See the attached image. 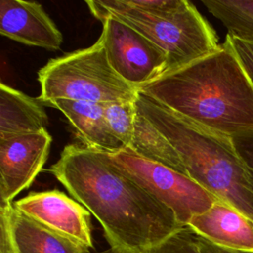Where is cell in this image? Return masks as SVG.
<instances>
[{"instance_id": "cell-13", "label": "cell", "mask_w": 253, "mask_h": 253, "mask_svg": "<svg viewBox=\"0 0 253 253\" xmlns=\"http://www.w3.org/2000/svg\"><path fill=\"white\" fill-rule=\"evenodd\" d=\"M44 105L38 99L0 84V139L36 133L48 122Z\"/></svg>"}, {"instance_id": "cell-6", "label": "cell", "mask_w": 253, "mask_h": 253, "mask_svg": "<svg viewBox=\"0 0 253 253\" xmlns=\"http://www.w3.org/2000/svg\"><path fill=\"white\" fill-rule=\"evenodd\" d=\"M110 156L120 168L170 209L184 226L193 216L207 211L218 201L188 175L143 159L127 148L110 153Z\"/></svg>"}, {"instance_id": "cell-3", "label": "cell", "mask_w": 253, "mask_h": 253, "mask_svg": "<svg viewBox=\"0 0 253 253\" xmlns=\"http://www.w3.org/2000/svg\"><path fill=\"white\" fill-rule=\"evenodd\" d=\"M135 106L169 140L190 178L253 219L250 175L232 137L196 125L138 91Z\"/></svg>"}, {"instance_id": "cell-9", "label": "cell", "mask_w": 253, "mask_h": 253, "mask_svg": "<svg viewBox=\"0 0 253 253\" xmlns=\"http://www.w3.org/2000/svg\"><path fill=\"white\" fill-rule=\"evenodd\" d=\"M46 129L0 139V204H13L42 171L51 144Z\"/></svg>"}, {"instance_id": "cell-15", "label": "cell", "mask_w": 253, "mask_h": 253, "mask_svg": "<svg viewBox=\"0 0 253 253\" xmlns=\"http://www.w3.org/2000/svg\"><path fill=\"white\" fill-rule=\"evenodd\" d=\"M127 149L151 162H155L187 175L186 169L169 140L138 111L131 141Z\"/></svg>"}, {"instance_id": "cell-19", "label": "cell", "mask_w": 253, "mask_h": 253, "mask_svg": "<svg viewBox=\"0 0 253 253\" xmlns=\"http://www.w3.org/2000/svg\"><path fill=\"white\" fill-rule=\"evenodd\" d=\"M225 39L229 42L240 63L253 83V42L234 38L228 34Z\"/></svg>"}, {"instance_id": "cell-5", "label": "cell", "mask_w": 253, "mask_h": 253, "mask_svg": "<svg viewBox=\"0 0 253 253\" xmlns=\"http://www.w3.org/2000/svg\"><path fill=\"white\" fill-rule=\"evenodd\" d=\"M44 105L53 99L97 104L134 102L137 89L111 66L100 38L92 45L50 59L38 71Z\"/></svg>"}, {"instance_id": "cell-17", "label": "cell", "mask_w": 253, "mask_h": 253, "mask_svg": "<svg viewBox=\"0 0 253 253\" xmlns=\"http://www.w3.org/2000/svg\"><path fill=\"white\" fill-rule=\"evenodd\" d=\"M136 113L135 101L106 104L104 107V114L110 130L126 148L131 141Z\"/></svg>"}, {"instance_id": "cell-14", "label": "cell", "mask_w": 253, "mask_h": 253, "mask_svg": "<svg viewBox=\"0 0 253 253\" xmlns=\"http://www.w3.org/2000/svg\"><path fill=\"white\" fill-rule=\"evenodd\" d=\"M11 229L16 253H92L73 241L64 238L37 223L8 205ZM100 253H114L111 249Z\"/></svg>"}, {"instance_id": "cell-21", "label": "cell", "mask_w": 253, "mask_h": 253, "mask_svg": "<svg viewBox=\"0 0 253 253\" xmlns=\"http://www.w3.org/2000/svg\"><path fill=\"white\" fill-rule=\"evenodd\" d=\"M233 141L246 165L253 187V131L235 136Z\"/></svg>"}, {"instance_id": "cell-10", "label": "cell", "mask_w": 253, "mask_h": 253, "mask_svg": "<svg viewBox=\"0 0 253 253\" xmlns=\"http://www.w3.org/2000/svg\"><path fill=\"white\" fill-rule=\"evenodd\" d=\"M0 33L18 42L58 49L63 37L42 6L23 0L0 1Z\"/></svg>"}, {"instance_id": "cell-12", "label": "cell", "mask_w": 253, "mask_h": 253, "mask_svg": "<svg viewBox=\"0 0 253 253\" xmlns=\"http://www.w3.org/2000/svg\"><path fill=\"white\" fill-rule=\"evenodd\" d=\"M45 105L56 108L66 117L84 146L107 153L126 149L108 126L104 104L58 98L46 102Z\"/></svg>"}, {"instance_id": "cell-1", "label": "cell", "mask_w": 253, "mask_h": 253, "mask_svg": "<svg viewBox=\"0 0 253 253\" xmlns=\"http://www.w3.org/2000/svg\"><path fill=\"white\" fill-rule=\"evenodd\" d=\"M49 171L99 221L114 253H140L184 227L110 153L68 144Z\"/></svg>"}, {"instance_id": "cell-18", "label": "cell", "mask_w": 253, "mask_h": 253, "mask_svg": "<svg viewBox=\"0 0 253 253\" xmlns=\"http://www.w3.org/2000/svg\"><path fill=\"white\" fill-rule=\"evenodd\" d=\"M140 253H204L200 247L198 235L188 226H184L157 245Z\"/></svg>"}, {"instance_id": "cell-8", "label": "cell", "mask_w": 253, "mask_h": 253, "mask_svg": "<svg viewBox=\"0 0 253 253\" xmlns=\"http://www.w3.org/2000/svg\"><path fill=\"white\" fill-rule=\"evenodd\" d=\"M13 206L44 228L86 249L94 248L90 211L64 193L33 192L15 201Z\"/></svg>"}, {"instance_id": "cell-20", "label": "cell", "mask_w": 253, "mask_h": 253, "mask_svg": "<svg viewBox=\"0 0 253 253\" xmlns=\"http://www.w3.org/2000/svg\"><path fill=\"white\" fill-rule=\"evenodd\" d=\"M8 205L9 204H0V253H16Z\"/></svg>"}, {"instance_id": "cell-7", "label": "cell", "mask_w": 253, "mask_h": 253, "mask_svg": "<svg viewBox=\"0 0 253 253\" xmlns=\"http://www.w3.org/2000/svg\"><path fill=\"white\" fill-rule=\"evenodd\" d=\"M100 40L114 70L138 89L166 72L167 53L138 31L113 17L101 20Z\"/></svg>"}, {"instance_id": "cell-4", "label": "cell", "mask_w": 253, "mask_h": 253, "mask_svg": "<svg viewBox=\"0 0 253 253\" xmlns=\"http://www.w3.org/2000/svg\"><path fill=\"white\" fill-rule=\"evenodd\" d=\"M99 21L113 16L159 45L168 56L167 71L205 56L220 45L215 31L187 0L86 1Z\"/></svg>"}, {"instance_id": "cell-2", "label": "cell", "mask_w": 253, "mask_h": 253, "mask_svg": "<svg viewBox=\"0 0 253 253\" xmlns=\"http://www.w3.org/2000/svg\"><path fill=\"white\" fill-rule=\"evenodd\" d=\"M137 91L211 131L232 138L253 131V83L226 39Z\"/></svg>"}, {"instance_id": "cell-16", "label": "cell", "mask_w": 253, "mask_h": 253, "mask_svg": "<svg viewBox=\"0 0 253 253\" xmlns=\"http://www.w3.org/2000/svg\"><path fill=\"white\" fill-rule=\"evenodd\" d=\"M208 11L227 29V34L253 42V0H203Z\"/></svg>"}, {"instance_id": "cell-11", "label": "cell", "mask_w": 253, "mask_h": 253, "mask_svg": "<svg viewBox=\"0 0 253 253\" xmlns=\"http://www.w3.org/2000/svg\"><path fill=\"white\" fill-rule=\"evenodd\" d=\"M187 226L218 247L253 253V219L222 201L218 200L207 211L193 216Z\"/></svg>"}, {"instance_id": "cell-22", "label": "cell", "mask_w": 253, "mask_h": 253, "mask_svg": "<svg viewBox=\"0 0 253 253\" xmlns=\"http://www.w3.org/2000/svg\"><path fill=\"white\" fill-rule=\"evenodd\" d=\"M198 240H199L200 247L204 253H242V252H235V251L223 249L221 247H218V246L211 243L210 241H208L200 236H198Z\"/></svg>"}]
</instances>
